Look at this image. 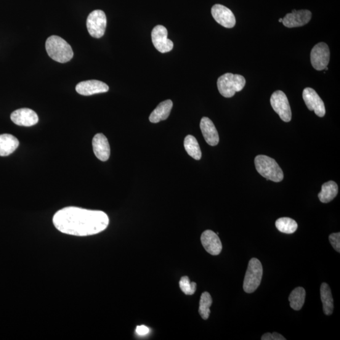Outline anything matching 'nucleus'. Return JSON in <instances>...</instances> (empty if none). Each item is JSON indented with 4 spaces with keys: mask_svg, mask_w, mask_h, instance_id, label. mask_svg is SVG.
Wrapping results in <instances>:
<instances>
[{
    "mask_svg": "<svg viewBox=\"0 0 340 340\" xmlns=\"http://www.w3.org/2000/svg\"><path fill=\"white\" fill-rule=\"evenodd\" d=\"M173 107L171 100H167L159 103L150 116V121L152 123H158L168 119Z\"/></svg>",
    "mask_w": 340,
    "mask_h": 340,
    "instance_id": "obj_18",
    "label": "nucleus"
},
{
    "mask_svg": "<svg viewBox=\"0 0 340 340\" xmlns=\"http://www.w3.org/2000/svg\"><path fill=\"white\" fill-rule=\"evenodd\" d=\"M93 149L96 157L102 161H107L110 158V148L107 138L103 134L95 135L92 140Z\"/></svg>",
    "mask_w": 340,
    "mask_h": 340,
    "instance_id": "obj_16",
    "label": "nucleus"
},
{
    "mask_svg": "<svg viewBox=\"0 0 340 340\" xmlns=\"http://www.w3.org/2000/svg\"><path fill=\"white\" fill-rule=\"evenodd\" d=\"M271 105L275 112L278 114L281 120L286 122L291 121L292 111L289 100L282 91L277 90L270 98Z\"/></svg>",
    "mask_w": 340,
    "mask_h": 340,
    "instance_id": "obj_7",
    "label": "nucleus"
},
{
    "mask_svg": "<svg viewBox=\"0 0 340 340\" xmlns=\"http://www.w3.org/2000/svg\"><path fill=\"white\" fill-rule=\"evenodd\" d=\"M52 220L55 228L61 233L77 236L96 235L109 224V218L104 212L76 207L60 210Z\"/></svg>",
    "mask_w": 340,
    "mask_h": 340,
    "instance_id": "obj_1",
    "label": "nucleus"
},
{
    "mask_svg": "<svg viewBox=\"0 0 340 340\" xmlns=\"http://www.w3.org/2000/svg\"><path fill=\"white\" fill-rule=\"evenodd\" d=\"M263 267L259 260L252 259L249 262L243 283V289L246 293H253L261 284Z\"/></svg>",
    "mask_w": 340,
    "mask_h": 340,
    "instance_id": "obj_5",
    "label": "nucleus"
},
{
    "mask_svg": "<svg viewBox=\"0 0 340 340\" xmlns=\"http://www.w3.org/2000/svg\"><path fill=\"white\" fill-rule=\"evenodd\" d=\"M217 84L220 95L225 98H231L236 92L243 89L246 84V79L240 74L228 73L219 77Z\"/></svg>",
    "mask_w": 340,
    "mask_h": 340,
    "instance_id": "obj_4",
    "label": "nucleus"
},
{
    "mask_svg": "<svg viewBox=\"0 0 340 340\" xmlns=\"http://www.w3.org/2000/svg\"><path fill=\"white\" fill-rule=\"evenodd\" d=\"M212 304V299L211 294L207 292H204L201 295L200 302H199V313L203 320H207L211 314V307Z\"/></svg>",
    "mask_w": 340,
    "mask_h": 340,
    "instance_id": "obj_25",
    "label": "nucleus"
},
{
    "mask_svg": "<svg viewBox=\"0 0 340 340\" xmlns=\"http://www.w3.org/2000/svg\"><path fill=\"white\" fill-rule=\"evenodd\" d=\"M184 147L188 155L196 160H200L202 152L197 140L195 137L192 135H188L185 138Z\"/></svg>",
    "mask_w": 340,
    "mask_h": 340,
    "instance_id": "obj_22",
    "label": "nucleus"
},
{
    "mask_svg": "<svg viewBox=\"0 0 340 340\" xmlns=\"http://www.w3.org/2000/svg\"><path fill=\"white\" fill-rule=\"evenodd\" d=\"M19 146V141L13 135L4 134L0 135V156L11 155Z\"/></svg>",
    "mask_w": 340,
    "mask_h": 340,
    "instance_id": "obj_19",
    "label": "nucleus"
},
{
    "mask_svg": "<svg viewBox=\"0 0 340 340\" xmlns=\"http://www.w3.org/2000/svg\"><path fill=\"white\" fill-rule=\"evenodd\" d=\"M338 193V185L333 181H329L324 183L322 185L321 192L319 193L318 197L321 203H329L336 197Z\"/></svg>",
    "mask_w": 340,
    "mask_h": 340,
    "instance_id": "obj_20",
    "label": "nucleus"
},
{
    "mask_svg": "<svg viewBox=\"0 0 340 340\" xmlns=\"http://www.w3.org/2000/svg\"><path fill=\"white\" fill-rule=\"evenodd\" d=\"M275 225L280 232L286 234L294 233L298 228L296 220L289 217H281L277 219L276 220Z\"/></svg>",
    "mask_w": 340,
    "mask_h": 340,
    "instance_id": "obj_24",
    "label": "nucleus"
},
{
    "mask_svg": "<svg viewBox=\"0 0 340 340\" xmlns=\"http://www.w3.org/2000/svg\"><path fill=\"white\" fill-rule=\"evenodd\" d=\"M282 20H283L282 18H280V19L278 20V22H282Z\"/></svg>",
    "mask_w": 340,
    "mask_h": 340,
    "instance_id": "obj_30",
    "label": "nucleus"
},
{
    "mask_svg": "<svg viewBox=\"0 0 340 340\" xmlns=\"http://www.w3.org/2000/svg\"><path fill=\"white\" fill-rule=\"evenodd\" d=\"M151 38L154 46L161 53L171 51L174 43L168 39V31L163 25H157L153 29Z\"/></svg>",
    "mask_w": 340,
    "mask_h": 340,
    "instance_id": "obj_9",
    "label": "nucleus"
},
{
    "mask_svg": "<svg viewBox=\"0 0 340 340\" xmlns=\"http://www.w3.org/2000/svg\"><path fill=\"white\" fill-rule=\"evenodd\" d=\"M305 299V291L299 287L292 291L289 297L291 307L295 310H299L303 306Z\"/></svg>",
    "mask_w": 340,
    "mask_h": 340,
    "instance_id": "obj_23",
    "label": "nucleus"
},
{
    "mask_svg": "<svg viewBox=\"0 0 340 340\" xmlns=\"http://www.w3.org/2000/svg\"><path fill=\"white\" fill-rule=\"evenodd\" d=\"M200 127L207 144L212 146L218 145L219 142L218 132L211 119L204 117L201 119Z\"/></svg>",
    "mask_w": 340,
    "mask_h": 340,
    "instance_id": "obj_17",
    "label": "nucleus"
},
{
    "mask_svg": "<svg viewBox=\"0 0 340 340\" xmlns=\"http://www.w3.org/2000/svg\"><path fill=\"white\" fill-rule=\"evenodd\" d=\"M87 26L90 36L99 39L104 35L107 26V17L102 10H94L87 18Z\"/></svg>",
    "mask_w": 340,
    "mask_h": 340,
    "instance_id": "obj_6",
    "label": "nucleus"
},
{
    "mask_svg": "<svg viewBox=\"0 0 340 340\" xmlns=\"http://www.w3.org/2000/svg\"><path fill=\"white\" fill-rule=\"evenodd\" d=\"M302 97L308 109L314 111L316 115L320 118L325 116L326 114L325 104L315 90L311 88H305L302 92Z\"/></svg>",
    "mask_w": 340,
    "mask_h": 340,
    "instance_id": "obj_10",
    "label": "nucleus"
},
{
    "mask_svg": "<svg viewBox=\"0 0 340 340\" xmlns=\"http://www.w3.org/2000/svg\"><path fill=\"white\" fill-rule=\"evenodd\" d=\"M312 13L307 10H292L282 18V23L288 28L299 27L309 23L311 19Z\"/></svg>",
    "mask_w": 340,
    "mask_h": 340,
    "instance_id": "obj_12",
    "label": "nucleus"
},
{
    "mask_svg": "<svg viewBox=\"0 0 340 340\" xmlns=\"http://www.w3.org/2000/svg\"><path fill=\"white\" fill-rule=\"evenodd\" d=\"M211 13L214 20L219 24L225 28L234 27L236 24V18L231 10L224 5L216 4L212 7Z\"/></svg>",
    "mask_w": 340,
    "mask_h": 340,
    "instance_id": "obj_11",
    "label": "nucleus"
},
{
    "mask_svg": "<svg viewBox=\"0 0 340 340\" xmlns=\"http://www.w3.org/2000/svg\"><path fill=\"white\" fill-rule=\"evenodd\" d=\"M10 118L13 123L20 126L31 127L39 122V117L35 111L26 108L13 111Z\"/></svg>",
    "mask_w": 340,
    "mask_h": 340,
    "instance_id": "obj_13",
    "label": "nucleus"
},
{
    "mask_svg": "<svg viewBox=\"0 0 340 340\" xmlns=\"http://www.w3.org/2000/svg\"><path fill=\"white\" fill-rule=\"evenodd\" d=\"M257 172L263 177L274 182H280L284 179V173L275 159L265 155L257 156L254 159Z\"/></svg>",
    "mask_w": 340,
    "mask_h": 340,
    "instance_id": "obj_3",
    "label": "nucleus"
},
{
    "mask_svg": "<svg viewBox=\"0 0 340 340\" xmlns=\"http://www.w3.org/2000/svg\"><path fill=\"white\" fill-rule=\"evenodd\" d=\"M329 240L333 248L337 252L340 251V233H333L329 236Z\"/></svg>",
    "mask_w": 340,
    "mask_h": 340,
    "instance_id": "obj_27",
    "label": "nucleus"
},
{
    "mask_svg": "<svg viewBox=\"0 0 340 340\" xmlns=\"http://www.w3.org/2000/svg\"><path fill=\"white\" fill-rule=\"evenodd\" d=\"M330 58L328 45L325 42H320L313 47L310 52V61L315 70H324L327 67Z\"/></svg>",
    "mask_w": 340,
    "mask_h": 340,
    "instance_id": "obj_8",
    "label": "nucleus"
},
{
    "mask_svg": "<svg viewBox=\"0 0 340 340\" xmlns=\"http://www.w3.org/2000/svg\"><path fill=\"white\" fill-rule=\"evenodd\" d=\"M108 90H109V87L107 84L102 81L95 80V79L81 81L76 87L77 93L84 96H90V95L101 94V93H105Z\"/></svg>",
    "mask_w": 340,
    "mask_h": 340,
    "instance_id": "obj_14",
    "label": "nucleus"
},
{
    "mask_svg": "<svg viewBox=\"0 0 340 340\" xmlns=\"http://www.w3.org/2000/svg\"><path fill=\"white\" fill-rule=\"evenodd\" d=\"M320 293L323 311L326 315H331L333 311V299L328 284L326 283L321 284Z\"/></svg>",
    "mask_w": 340,
    "mask_h": 340,
    "instance_id": "obj_21",
    "label": "nucleus"
},
{
    "mask_svg": "<svg viewBox=\"0 0 340 340\" xmlns=\"http://www.w3.org/2000/svg\"><path fill=\"white\" fill-rule=\"evenodd\" d=\"M262 340H286L282 335L278 333H267L262 336Z\"/></svg>",
    "mask_w": 340,
    "mask_h": 340,
    "instance_id": "obj_28",
    "label": "nucleus"
},
{
    "mask_svg": "<svg viewBox=\"0 0 340 340\" xmlns=\"http://www.w3.org/2000/svg\"><path fill=\"white\" fill-rule=\"evenodd\" d=\"M180 288L183 293L186 295H193L195 293L196 289V284L195 282H191L189 278L185 276L180 280Z\"/></svg>",
    "mask_w": 340,
    "mask_h": 340,
    "instance_id": "obj_26",
    "label": "nucleus"
},
{
    "mask_svg": "<svg viewBox=\"0 0 340 340\" xmlns=\"http://www.w3.org/2000/svg\"><path fill=\"white\" fill-rule=\"evenodd\" d=\"M46 49L49 57L58 63H67L73 58V50L70 45L60 37H49L46 42Z\"/></svg>",
    "mask_w": 340,
    "mask_h": 340,
    "instance_id": "obj_2",
    "label": "nucleus"
},
{
    "mask_svg": "<svg viewBox=\"0 0 340 340\" xmlns=\"http://www.w3.org/2000/svg\"><path fill=\"white\" fill-rule=\"evenodd\" d=\"M201 242L204 249L209 254L216 256L220 253L222 249L221 241L218 235L211 230H206L202 234Z\"/></svg>",
    "mask_w": 340,
    "mask_h": 340,
    "instance_id": "obj_15",
    "label": "nucleus"
},
{
    "mask_svg": "<svg viewBox=\"0 0 340 340\" xmlns=\"http://www.w3.org/2000/svg\"><path fill=\"white\" fill-rule=\"evenodd\" d=\"M135 331H136V333L138 334L143 336L146 335V334H147L149 332H150V329L144 325L138 326H137L136 330Z\"/></svg>",
    "mask_w": 340,
    "mask_h": 340,
    "instance_id": "obj_29",
    "label": "nucleus"
}]
</instances>
